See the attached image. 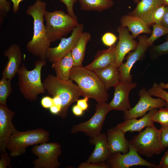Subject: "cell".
I'll return each instance as SVG.
<instances>
[{
    "mask_svg": "<svg viewBox=\"0 0 168 168\" xmlns=\"http://www.w3.org/2000/svg\"><path fill=\"white\" fill-rule=\"evenodd\" d=\"M46 6L44 2L36 1L33 4L28 6L26 11V14L31 16L33 20V35L26 44L27 50L33 55L43 60L47 59V53L51 43L44 23Z\"/></svg>",
    "mask_w": 168,
    "mask_h": 168,
    "instance_id": "cell-1",
    "label": "cell"
},
{
    "mask_svg": "<svg viewBox=\"0 0 168 168\" xmlns=\"http://www.w3.org/2000/svg\"><path fill=\"white\" fill-rule=\"evenodd\" d=\"M70 79L75 81L78 86L82 96L95 100L98 103L106 102L109 94L104 84L93 70L85 67L73 66Z\"/></svg>",
    "mask_w": 168,
    "mask_h": 168,
    "instance_id": "cell-2",
    "label": "cell"
},
{
    "mask_svg": "<svg viewBox=\"0 0 168 168\" xmlns=\"http://www.w3.org/2000/svg\"><path fill=\"white\" fill-rule=\"evenodd\" d=\"M72 81L70 79L64 81L49 74L43 82L48 94L59 100L61 109L58 116L62 119L67 116L69 106L82 96L78 86Z\"/></svg>",
    "mask_w": 168,
    "mask_h": 168,
    "instance_id": "cell-3",
    "label": "cell"
},
{
    "mask_svg": "<svg viewBox=\"0 0 168 168\" xmlns=\"http://www.w3.org/2000/svg\"><path fill=\"white\" fill-rule=\"evenodd\" d=\"M47 59H39L35 63V68L28 70L23 63L17 73L18 84L20 93L26 99L31 101L37 99L40 94L46 92L41 80L42 68L45 65Z\"/></svg>",
    "mask_w": 168,
    "mask_h": 168,
    "instance_id": "cell-4",
    "label": "cell"
},
{
    "mask_svg": "<svg viewBox=\"0 0 168 168\" xmlns=\"http://www.w3.org/2000/svg\"><path fill=\"white\" fill-rule=\"evenodd\" d=\"M44 19L47 35L51 42L60 40L72 32L79 24L77 18L62 10L51 12L46 10Z\"/></svg>",
    "mask_w": 168,
    "mask_h": 168,
    "instance_id": "cell-5",
    "label": "cell"
},
{
    "mask_svg": "<svg viewBox=\"0 0 168 168\" xmlns=\"http://www.w3.org/2000/svg\"><path fill=\"white\" fill-rule=\"evenodd\" d=\"M129 143L138 154L148 157L161 154L166 148L162 143L161 129L154 125L134 136Z\"/></svg>",
    "mask_w": 168,
    "mask_h": 168,
    "instance_id": "cell-6",
    "label": "cell"
},
{
    "mask_svg": "<svg viewBox=\"0 0 168 168\" xmlns=\"http://www.w3.org/2000/svg\"><path fill=\"white\" fill-rule=\"evenodd\" d=\"M49 136V132L41 128L18 131L12 135L9 140L7 149L9 155L13 157L23 154L29 146L48 142Z\"/></svg>",
    "mask_w": 168,
    "mask_h": 168,
    "instance_id": "cell-7",
    "label": "cell"
},
{
    "mask_svg": "<svg viewBox=\"0 0 168 168\" xmlns=\"http://www.w3.org/2000/svg\"><path fill=\"white\" fill-rule=\"evenodd\" d=\"M31 151L38 156L33 161L34 168H58L61 165L58 158L62 154V147L58 142L36 145L32 147Z\"/></svg>",
    "mask_w": 168,
    "mask_h": 168,
    "instance_id": "cell-8",
    "label": "cell"
},
{
    "mask_svg": "<svg viewBox=\"0 0 168 168\" xmlns=\"http://www.w3.org/2000/svg\"><path fill=\"white\" fill-rule=\"evenodd\" d=\"M95 108V112L92 117L86 122L73 125L71 129V133L82 132L90 138L101 133L106 116L110 110L106 102L97 103Z\"/></svg>",
    "mask_w": 168,
    "mask_h": 168,
    "instance_id": "cell-9",
    "label": "cell"
},
{
    "mask_svg": "<svg viewBox=\"0 0 168 168\" xmlns=\"http://www.w3.org/2000/svg\"><path fill=\"white\" fill-rule=\"evenodd\" d=\"M139 100L133 108L124 112V120L142 117L150 110L155 108H168V103L161 98L152 97L145 87L139 92Z\"/></svg>",
    "mask_w": 168,
    "mask_h": 168,
    "instance_id": "cell-10",
    "label": "cell"
},
{
    "mask_svg": "<svg viewBox=\"0 0 168 168\" xmlns=\"http://www.w3.org/2000/svg\"><path fill=\"white\" fill-rule=\"evenodd\" d=\"M128 152L124 154L117 152L113 153L107 160V163L112 168H128L135 166H144L158 168L155 164L144 159L129 144Z\"/></svg>",
    "mask_w": 168,
    "mask_h": 168,
    "instance_id": "cell-11",
    "label": "cell"
},
{
    "mask_svg": "<svg viewBox=\"0 0 168 168\" xmlns=\"http://www.w3.org/2000/svg\"><path fill=\"white\" fill-rule=\"evenodd\" d=\"M84 28L82 24H79L72 32L71 35L69 37L62 38L58 46L53 48L49 47L47 53V59L53 63L61 59L71 51L84 32Z\"/></svg>",
    "mask_w": 168,
    "mask_h": 168,
    "instance_id": "cell-12",
    "label": "cell"
},
{
    "mask_svg": "<svg viewBox=\"0 0 168 168\" xmlns=\"http://www.w3.org/2000/svg\"><path fill=\"white\" fill-rule=\"evenodd\" d=\"M138 45L136 49L129 52L126 57V61L119 68L120 81H132L131 69L135 63L141 59L150 46L147 43L146 35H139Z\"/></svg>",
    "mask_w": 168,
    "mask_h": 168,
    "instance_id": "cell-13",
    "label": "cell"
},
{
    "mask_svg": "<svg viewBox=\"0 0 168 168\" xmlns=\"http://www.w3.org/2000/svg\"><path fill=\"white\" fill-rule=\"evenodd\" d=\"M137 84L132 81H119L114 87V92L112 100L108 104L110 111L112 110L124 112L132 108L129 96L130 91L136 88Z\"/></svg>",
    "mask_w": 168,
    "mask_h": 168,
    "instance_id": "cell-14",
    "label": "cell"
},
{
    "mask_svg": "<svg viewBox=\"0 0 168 168\" xmlns=\"http://www.w3.org/2000/svg\"><path fill=\"white\" fill-rule=\"evenodd\" d=\"M15 112L10 110L7 105L0 104V153L7 149L11 136L18 131L12 123Z\"/></svg>",
    "mask_w": 168,
    "mask_h": 168,
    "instance_id": "cell-15",
    "label": "cell"
},
{
    "mask_svg": "<svg viewBox=\"0 0 168 168\" xmlns=\"http://www.w3.org/2000/svg\"><path fill=\"white\" fill-rule=\"evenodd\" d=\"M117 31L119 34V40L116 45L115 63L119 68L123 63L126 55L136 49L138 42L130 33L127 27L121 26H118Z\"/></svg>",
    "mask_w": 168,
    "mask_h": 168,
    "instance_id": "cell-16",
    "label": "cell"
},
{
    "mask_svg": "<svg viewBox=\"0 0 168 168\" xmlns=\"http://www.w3.org/2000/svg\"><path fill=\"white\" fill-rule=\"evenodd\" d=\"M3 54L7 58L8 61L2 71V77L12 80L21 67L23 57L21 50L19 45L13 43L5 51Z\"/></svg>",
    "mask_w": 168,
    "mask_h": 168,
    "instance_id": "cell-17",
    "label": "cell"
},
{
    "mask_svg": "<svg viewBox=\"0 0 168 168\" xmlns=\"http://www.w3.org/2000/svg\"><path fill=\"white\" fill-rule=\"evenodd\" d=\"M90 143L95 145L93 151L87 159L88 163L105 161L111 155L109 148L107 135L104 133L90 138Z\"/></svg>",
    "mask_w": 168,
    "mask_h": 168,
    "instance_id": "cell-18",
    "label": "cell"
},
{
    "mask_svg": "<svg viewBox=\"0 0 168 168\" xmlns=\"http://www.w3.org/2000/svg\"><path fill=\"white\" fill-rule=\"evenodd\" d=\"M164 5L165 4L162 0H141L128 14L138 17L150 26L153 25L152 17L154 12Z\"/></svg>",
    "mask_w": 168,
    "mask_h": 168,
    "instance_id": "cell-19",
    "label": "cell"
},
{
    "mask_svg": "<svg viewBox=\"0 0 168 168\" xmlns=\"http://www.w3.org/2000/svg\"><path fill=\"white\" fill-rule=\"evenodd\" d=\"M125 133L116 127L107 131L108 145L112 154L117 152L124 154L128 152L129 143L125 138Z\"/></svg>",
    "mask_w": 168,
    "mask_h": 168,
    "instance_id": "cell-20",
    "label": "cell"
},
{
    "mask_svg": "<svg viewBox=\"0 0 168 168\" xmlns=\"http://www.w3.org/2000/svg\"><path fill=\"white\" fill-rule=\"evenodd\" d=\"M157 110V108L153 109L139 119L132 118L124 120L116 127L125 133L128 132H139L143 128L154 125L155 122L152 119V117Z\"/></svg>",
    "mask_w": 168,
    "mask_h": 168,
    "instance_id": "cell-21",
    "label": "cell"
},
{
    "mask_svg": "<svg viewBox=\"0 0 168 168\" xmlns=\"http://www.w3.org/2000/svg\"><path fill=\"white\" fill-rule=\"evenodd\" d=\"M121 26L126 27L134 39L141 34H151L152 31L146 23L138 17L129 15L122 16Z\"/></svg>",
    "mask_w": 168,
    "mask_h": 168,
    "instance_id": "cell-22",
    "label": "cell"
},
{
    "mask_svg": "<svg viewBox=\"0 0 168 168\" xmlns=\"http://www.w3.org/2000/svg\"><path fill=\"white\" fill-rule=\"evenodd\" d=\"M116 45L107 49L98 51L93 61L85 67L93 71L100 69L115 62Z\"/></svg>",
    "mask_w": 168,
    "mask_h": 168,
    "instance_id": "cell-23",
    "label": "cell"
},
{
    "mask_svg": "<svg viewBox=\"0 0 168 168\" xmlns=\"http://www.w3.org/2000/svg\"><path fill=\"white\" fill-rule=\"evenodd\" d=\"M104 84L108 90L114 87L119 81V68L115 62L104 68L94 71Z\"/></svg>",
    "mask_w": 168,
    "mask_h": 168,
    "instance_id": "cell-24",
    "label": "cell"
},
{
    "mask_svg": "<svg viewBox=\"0 0 168 168\" xmlns=\"http://www.w3.org/2000/svg\"><path fill=\"white\" fill-rule=\"evenodd\" d=\"M73 66V60L70 51L61 59L53 63L52 67L54 70L57 77L67 81L70 79V73Z\"/></svg>",
    "mask_w": 168,
    "mask_h": 168,
    "instance_id": "cell-25",
    "label": "cell"
},
{
    "mask_svg": "<svg viewBox=\"0 0 168 168\" xmlns=\"http://www.w3.org/2000/svg\"><path fill=\"white\" fill-rule=\"evenodd\" d=\"M91 39L90 34L88 32H83L71 51L74 66H82L86 48L88 42Z\"/></svg>",
    "mask_w": 168,
    "mask_h": 168,
    "instance_id": "cell-26",
    "label": "cell"
},
{
    "mask_svg": "<svg viewBox=\"0 0 168 168\" xmlns=\"http://www.w3.org/2000/svg\"><path fill=\"white\" fill-rule=\"evenodd\" d=\"M81 10L101 12L112 7L113 0H78Z\"/></svg>",
    "mask_w": 168,
    "mask_h": 168,
    "instance_id": "cell-27",
    "label": "cell"
},
{
    "mask_svg": "<svg viewBox=\"0 0 168 168\" xmlns=\"http://www.w3.org/2000/svg\"><path fill=\"white\" fill-rule=\"evenodd\" d=\"M11 80L2 77L0 81V104L7 105V97L12 92Z\"/></svg>",
    "mask_w": 168,
    "mask_h": 168,
    "instance_id": "cell-28",
    "label": "cell"
},
{
    "mask_svg": "<svg viewBox=\"0 0 168 168\" xmlns=\"http://www.w3.org/2000/svg\"><path fill=\"white\" fill-rule=\"evenodd\" d=\"M152 27L151 35L147 40V43L150 46H152L155 40L160 37L168 34V29L161 24H154Z\"/></svg>",
    "mask_w": 168,
    "mask_h": 168,
    "instance_id": "cell-29",
    "label": "cell"
},
{
    "mask_svg": "<svg viewBox=\"0 0 168 168\" xmlns=\"http://www.w3.org/2000/svg\"><path fill=\"white\" fill-rule=\"evenodd\" d=\"M150 49V54L152 58L156 59L160 56L168 54V35L166 40L157 45L152 46Z\"/></svg>",
    "mask_w": 168,
    "mask_h": 168,
    "instance_id": "cell-30",
    "label": "cell"
},
{
    "mask_svg": "<svg viewBox=\"0 0 168 168\" xmlns=\"http://www.w3.org/2000/svg\"><path fill=\"white\" fill-rule=\"evenodd\" d=\"M155 122L160 123L161 125L168 126V108H161L152 117Z\"/></svg>",
    "mask_w": 168,
    "mask_h": 168,
    "instance_id": "cell-31",
    "label": "cell"
},
{
    "mask_svg": "<svg viewBox=\"0 0 168 168\" xmlns=\"http://www.w3.org/2000/svg\"><path fill=\"white\" fill-rule=\"evenodd\" d=\"M148 91L151 96L161 98L168 103V92L162 88L159 84L154 83Z\"/></svg>",
    "mask_w": 168,
    "mask_h": 168,
    "instance_id": "cell-32",
    "label": "cell"
},
{
    "mask_svg": "<svg viewBox=\"0 0 168 168\" xmlns=\"http://www.w3.org/2000/svg\"><path fill=\"white\" fill-rule=\"evenodd\" d=\"M118 39L114 33L108 32L105 33L102 36L101 40L105 45L110 47L114 44Z\"/></svg>",
    "mask_w": 168,
    "mask_h": 168,
    "instance_id": "cell-33",
    "label": "cell"
},
{
    "mask_svg": "<svg viewBox=\"0 0 168 168\" xmlns=\"http://www.w3.org/2000/svg\"><path fill=\"white\" fill-rule=\"evenodd\" d=\"M165 5L158 8L154 12L152 17V21L154 24H161L165 12Z\"/></svg>",
    "mask_w": 168,
    "mask_h": 168,
    "instance_id": "cell-34",
    "label": "cell"
},
{
    "mask_svg": "<svg viewBox=\"0 0 168 168\" xmlns=\"http://www.w3.org/2000/svg\"><path fill=\"white\" fill-rule=\"evenodd\" d=\"M78 168H110V166L105 161L96 163L82 162L80 164Z\"/></svg>",
    "mask_w": 168,
    "mask_h": 168,
    "instance_id": "cell-35",
    "label": "cell"
},
{
    "mask_svg": "<svg viewBox=\"0 0 168 168\" xmlns=\"http://www.w3.org/2000/svg\"><path fill=\"white\" fill-rule=\"evenodd\" d=\"M10 3L7 0H0V17L5 18L11 10Z\"/></svg>",
    "mask_w": 168,
    "mask_h": 168,
    "instance_id": "cell-36",
    "label": "cell"
},
{
    "mask_svg": "<svg viewBox=\"0 0 168 168\" xmlns=\"http://www.w3.org/2000/svg\"><path fill=\"white\" fill-rule=\"evenodd\" d=\"M59 1L65 5L68 14L74 18H77L74 12L73 7L78 0H59Z\"/></svg>",
    "mask_w": 168,
    "mask_h": 168,
    "instance_id": "cell-37",
    "label": "cell"
},
{
    "mask_svg": "<svg viewBox=\"0 0 168 168\" xmlns=\"http://www.w3.org/2000/svg\"><path fill=\"white\" fill-rule=\"evenodd\" d=\"M0 155V168H7L10 167L11 163V157L6 151L1 153Z\"/></svg>",
    "mask_w": 168,
    "mask_h": 168,
    "instance_id": "cell-38",
    "label": "cell"
},
{
    "mask_svg": "<svg viewBox=\"0 0 168 168\" xmlns=\"http://www.w3.org/2000/svg\"><path fill=\"white\" fill-rule=\"evenodd\" d=\"M161 138L162 143L166 148L168 147V126L161 125Z\"/></svg>",
    "mask_w": 168,
    "mask_h": 168,
    "instance_id": "cell-39",
    "label": "cell"
},
{
    "mask_svg": "<svg viewBox=\"0 0 168 168\" xmlns=\"http://www.w3.org/2000/svg\"><path fill=\"white\" fill-rule=\"evenodd\" d=\"M40 102L43 108L49 109L53 104V98L49 96H45L42 98Z\"/></svg>",
    "mask_w": 168,
    "mask_h": 168,
    "instance_id": "cell-40",
    "label": "cell"
},
{
    "mask_svg": "<svg viewBox=\"0 0 168 168\" xmlns=\"http://www.w3.org/2000/svg\"><path fill=\"white\" fill-rule=\"evenodd\" d=\"M157 167L158 168H168V150L161 158Z\"/></svg>",
    "mask_w": 168,
    "mask_h": 168,
    "instance_id": "cell-41",
    "label": "cell"
},
{
    "mask_svg": "<svg viewBox=\"0 0 168 168\" xmlns=\"http://www.w3.org/2000/svg\"><path fill=\"white\" fill-rule=\"evenodd\" d=\"M89 98L88 97H84L83 99L78 100L77 105L83 110H86L88 107L87 102Z\"/></svg>",
    "mask_w": 168,
    "mask_h": 168,
    "instance_id": "cell-42",
    "label": "cell"
},
{
    "mask_svg": "<svg viewBox=\"0 0 168 168\" xmlns=\"http://www.w3.org/2000/svg\"><path fill=\"white\" fill-rule=\"evenodd\" d=\"M161 24L168 29V6L167 5H166L165 6V12Z\"/></svg>",
    "mask_w": 168,
    "mask_h": 168,
    "instance_id": "cell-43",
    "label": "cell"
},
{
    "mask_svg": "<svg viewBox=\"0 0 168 168\" xmlns=\"http://www.w3.org/2000/svg\"><path fill=\"white\" fill-rule=\"evenodd\" d=\"M13 3L12 10L14 14H16L19 10L20 3L24 0H11Z\"/></svg>",
    "mask_w": 168,
    "mask_h": 168,
    "instance_id": "cell-44",
    "label": "cell"
},
{
    "mask_svg": "<svg viewBox=\"0 0 168 168\" xmlns=\"http://www.w3.org/2000/svg\"><path fill=\"white\" fill-rule=\"evenodd\" d=\"M49 109L51 114L58 116L61 110V108L60 106L54 104Z\"/></svg>",
    "mask_w": 168,
    "mask_h": 168,
    "instance_id": "cell-45",
    "label": "cell"
},
{
    "mask_svg": "<svg viewBox=\"0 0 168 168\" xmlns=\"http://www.w3.org/2000/svg\"><path fill=\"white\" fill-rule=\"evenodd\" d=\"M83 110L77 105H74L72 108V113L76 116H81L83 114Z\"/></svg>",
    "mask_w": 168,
    "mask_h": 168,
    "instance_id": "cell-46",
    "label": "cell"
},
{
    "mask_svg": "<svg viewBox=\"0 0 168 168\" xmlns=\"http://www.w3.org/2000/svg\"><path fill=\"white\" fill-rule=\"evenodd\" d=\"M159 84L160 86L164 89H168V83L166 84L163 82H161Z\"/></svg>",
    "mask_w": 168,
    "mask_h": 168,
    "instance_id": "cell-47",
    "label": "cell"
},
{
    "mask_svg": "<svg viewBox=\"0 0 168 168\" xmlns=\"http://www.w3.org/2000/svg\"><path fill=\"white\" fill-rule=\"evenodd\" d=\"M164 2L165 4L168 6V0H162Z\"/></svg>",
    "mask_w": 168,
    "mask_h": 168,
    "instance_id": "cell-48",
    "label": "cell"
},
{
    "mask_svg": "<svg viewBox=\"0 0 168 168\" xmlns=\"http://www.w3.org/2000/svg\"><path fill=\"white\" fill-rule=\"evenodd\" d=\"M133 2L135 3H138L139 1H140L141 0H133Z\"/></svg>",
    "mask_w": 168,
    "mask_h": 168,
    "instance_id": "cell-49",
    "label": "cell"
},
{
    "mask_svg": "<svg viewBox=\"0 0 168 168\" xmlns=\"http://www.w3.org/2000/svg\"><path fill=\"white\" fill-rule=\"evenodd\" d=\"M42 0H36V1H41ZM51 1H54V0H50Z\"/></svg>",
    "mask_w": 168,
    "mask_h": 168,
    "instance_id": "cell-50",
    "label": "cell"
},
{
    "mask_svg": "<svg viewBox=\"0 0 168 168\" xmlns=\"http://www.w3.org/2000/svg\"></svg>",
    "mask_w": 168,
    "mask_h": 168,
    "instance_id": "cell-51",
    "label": "cell"
}]
</instances>
